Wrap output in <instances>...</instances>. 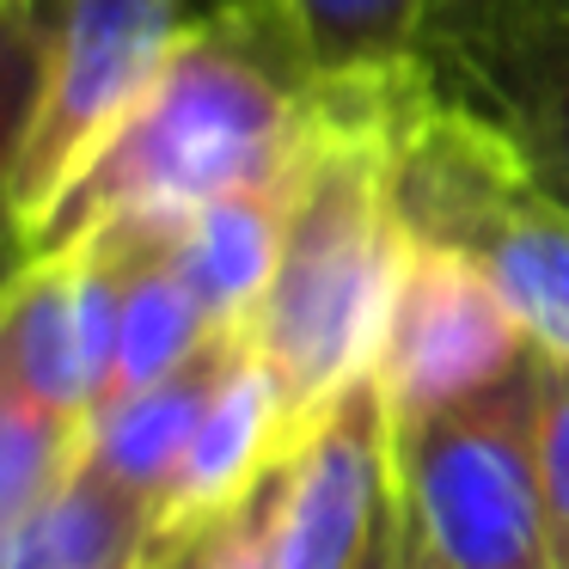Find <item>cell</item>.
Here are the masks:
<instances>
[{
	"mask_svg": "<svg viewBox=\"0 0 569 569\" xmlns=\"http://www.w3.org/2000/svg\"><path fill=\"white\" fill-rule=\"evenodd\" d=\"M325 123V80L282 0L190 19L166 74L68 184L26 258L99 227H172L227 190L295 178Z\"/></svg>",
	"mask_w": 569,
	"mask_h": 569,
	"instance_id": "6da1fadb",
	"label": "cell"
},
{
	"mask_svg": "<svg viewBox=\"0 0 569 569\" xmlns=\"http://www.w3.org/2000/svg\"><path fill=\"white\" fill-rule=\"evenodd\" d=\"M410 87L417 74L405 87H325V123L295 178L282 258L246 325L295 441L380 361L410 258V227L392 197V123Z\"/></svg>",
	"mask_w": 569,
	"mask_h": 569,
	"instance_id": "7a4b0ae2",
	"label": "cell"
},
{
	"mask_svg": "<svg viewBox=\"0 0 569 569\" xmlns=\"http://www.w3.org/2000/svg\"><path fill=\"white\" fill-rule=\"evenodd\" d=\"M392 197L410 239L471 258L532 343L569 356V209L422 87H410L392 123Z\"/></svg>",
	"mask_w": 569,
	"mask_h": 569,
	"instance_id": "3957f363",
	"label": "cell"
},
{
	"mask_svg": "<svg viewBox=\"0 0 569 569\" xmlns=\"http://www.w3.org/2000/svg\"><path fill=\"white\" fill-rule=\"evenodd\" d=\"M392 496L447 569H557L539 483V349L490 392L392 422Z\"/></svg>",
	"mask_w": 569,
	"mask_h": 569,
	"instance_id": "277c9868",
	"label": "cell"
},
{
	"mask_svg": "<svg viewBox=\"0 0 569 569\" xmlns=\"http://www.w3.org/2000/svg\"><path fill=\"white\" fill-rule=\"evenodd\" d=\"M417 87L569 209V0H429Z\"/></svg>",
	"mask_w": 569,
	"mask_h": 569,
	"instance_id": "5b68a950",
	"label": "cell"
},
{
	"mask_svg": "<svg viewBox=\"0 0 569 569\" xmlns=\"http://www.w3.org/2000/svg\"><path fill=\"white\" fill-rule=\"evenodd\" d=\"M190 31V0H43V80L19 153L26 251Z\"/></svg>",
	"mask_w": 569,
	"mask_h": 569,
	"instance_id": "8992f818",
	"label": "cell"
},
{
	"mask_svg": "<svg viewBox=\"0 0 569 569\" xmlns=\"http://www.w3.org/2000/svg\"><path fill=\"white\" fill-rule=\"evenodd\" d=\"M532 349L539 343L478 263L447 246H429V239H410L392 319L380 337V361H373L392 422L490 392L515 368H527Z\"/></svg>",
	"mask_w": 569,
	"mask_h": 569,
	"instance_id": "52a82bcc",
	"label": "cell"
},
{
	"mask_svg": "<svg viewBox=\"0 0 569 569\" xmlns=\"http://www.w3.org/2000/svg\"><path fill=\"white\" fill-rule=\"evenodd\" d=\"M392 515V410L373 373L331 398L276 466V569H356Z\"/></svg>",
	"mask_w": 569,
	"mask_h": 569,
	"instance_id": "ba28073f",
	"label": "cell"
},
{
	"mask_svg": "<svg viewBox=\"0 0 569 569\" xmlns=\"http://www.w3.org/2000/svg\"><path fill=\"white\" fill-rule=\"evenodd\" d=\"M288 447H295V429H288L282 392H276L270 368L258 361V349H251V337H246V349H239V361L227 368L221 392L202 410V422H197V435H190L184 459H178L172 483H166L160 508H153V539L233 515V508L270 478V466Z\"/></svg>",
	"mask_w": 569,
	"mask_h": 569,
	"instance_id": "9c48e42d",
	"label": "cell"
},
{
	"mask_svg": "<svg viewBox=\"0 0 569 569\" xmlns=\"http://www.w3.org/2000/svg\"><path fill=\"white\" fill-rule=\"evenodd\" d=\"M87 239H99L117 263V380L104 398V405H117V398L184 368L214 337V319L202 312L197 288L178 270L166 227H99Z\"/></svg>",
	"mask_w": 569,
	"mask_h": 569,
	"instance_id": "30bf717a",
	"label": "cell"
},
{
	"mask_svg": "<svg viewBox=\"0 0 569 569\" xmlns=\"http://www.w3.org/2000/svg\"><path fill=\"white\" fill-rule=\"evenodd\" d=\"M246 349V331H214L184 368H172L166 380L141 386V392L117 398V405L92 410L87 422V459L104 471V478L129 483L136 496H148L160 508L166 483H172L178 459H184L190 435H197L209 398L221 392L227 368Z\"/></svg>",
	"mask_w": 569,
	"mask_h": 569,
	"instance_id": "8fae6325",
	"label": "cell"
},
{
	"mask_svg": "<svg viewBox=\"0 0 569 569\" xmlns=\"http://www.w3.org/2000/svg\"><path fill=\"white\" fill-rule=\"evenodd\" d=\"M295 178L251 184V190H227V197L202 202V209H190L184 221L166 227L178 270H184L190 288H197V300H202V312L214 319V331H246L251 312H258L263 288H270V276H276V258H282Z\"/></svg>",
	"mask_w": 569,
	"mask_h": 569,
	"instance_id": "7c38bea8",
	"label": "cell"
},
{
	"mask_svg": "<svg viewBox=\"0 0 569 569\" xmlns=\"http://www.w3.org/2000/svg\"><path fill=\"white\" fill-rule=\"evenodd\" d=\"M0 380H13L43 410L92 422L74 251H38L0 282Z\"/></svg>",
	"mask_w": 569,
	"mask_h": 569,
	"instance_id": "4fadbf2b",
	"label": "cell"
},
{
	"mask_svg": "<svg viewBox=\"0 0 569 569\" xmlns=\"http://www.w3.org/2000/svg\"><path fill=\"white\" fill-rule=\"evenodd\" d=\"M148 551L153 502L80 459L74 478L0 539V569H141Z\"/></svg>",
	"mask_w": 569,
	"mask_h": 569,
	"instance_id": "5bb4252c",
	"label": "cell"
},
{
	"mask_svg": "<svg viewBox=\"0 0 569 569\" xmlns=\"http://www.w3.org/2000/svg\"><path fill=\"white\" fill-rule=\"evenodd\" d=\"M300 56L325 87H405L429 0H282Z\"/></svg>",
	"mask_w": 569,
	"mask_h": 569,
	"instance_id": "9a60e30c",
	"label": "cell"
},
{
	"mask_svg": "<svg viewBox=\"0 0 569 569\" xmlns=\"http://www.w3.org/2000/svg\"><path fill=\"white\" fill-rule=\"evenodd\" d=\"M87 459V422L43 410L13 380H0V539L43 508Z\"/></svg>",
	"mask_w": 569,
	"mask_h": 569,
	"instance_id": "2e32d148",
	"label": "cell"
},
{
	"mask_svg": "<svg viewBox=\"0 0 569 569\" xmlns=\"http://www.w3.org/2000/svg\"><path fill=\"white\" fill-rule=\"evenodd\" d=\"M43 80V0H0V282L26 263L19 153L31 136Z\"/></svg>",
	"mask_w": 569,
	"mask_h": 569,
	"instance_id": "e0dca14e",
	"label": "cell"
},
{
	"mask_svg": "<svg viewBox=\"0 0 569 569\" xmlns=\"http://www.w3.org/2000/svg\"><path fill=\"white\" fill-rule=\"evenodd\" d=\"M539 483L545 527H551V563L569 569V356L539 349Z\"/></svg>",
	"mask_w": 569,
	"mask_h": 569,
	"instance_id": "ac0fdd59",
	"label": "cell"
},
{
	"mask_svg": "<svg viewBox=\"0 0 569 569\" xmlns=\"http://www.w3.org/2000/svg\"><path fill=\"white\" fill-rule=\"evenodd\" d=\"M148 569H221V545H214V520L190 532H160L148 551Z\"/></svg>",
	"mask_w": 569,
	"mask_h": 569,
	"instance_id": "d6986e66",
	"label": "cell"
},
{
	"mask_svg": "<svg viewBox=\"0 0 569 569\" xmlns=\"http://www.w3.org/2000/svg\"><path fill=\"white\" fill-rule=\"evenodd\" d=\"M392 502H398V496H392ZM398 569H447L441 557L422 545V532L405 520V508H398Z\"/></svg>",
	"mask_w": 569,
	"mask_h": 569,
	"instance_id": "ffe728a7",
	"label": "cell"
},
{
	"mask_svg": "<svg viewBox=\"0 0 569 569\" xmlns=\"http://www.w3.org/2000/svg\"><path fill=\"white\" fill-rule=\"evenodd\" d=\"M356 569H398V502H392V515L380 520V532H373V545L361 551Z\"/></svg>",
	"mask_w": 569,
	"mask_h": 569,
	"instance_id": "44dd1931",
	"label": "cell"
},
{
	"mask_svg": "<svg viewBox=\"0 0 569 569\" xmlns=\"http://www.w3.org/2000/svg\"><path fill=\"white\" fill-rule=\"evenodd\" d=\"M239 7H258V0H190V19H214V13H239Z\"/></svg>",
	"mask_w": 569,
	"mask_h": 569,
	"instance_id": "7402d4cb",
	"label": "cell"
},
{
	"mask_svg": "<svg viewBox=\"0 0 569 569\" xmlns=\"http://www.w3.org/2000/svg\"><path fill=\"white\" fill-rule=\"evenodd\" d=\"M141 569H148V557H141Z\"/></svg>",
	"mask_w": 569,
	"mask_h": 569,
	"instance_id": "603a6c76",
	"label": "cell"
}]
</instances>
